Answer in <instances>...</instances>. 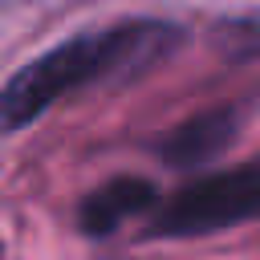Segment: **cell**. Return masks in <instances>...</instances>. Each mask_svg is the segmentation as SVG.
Listing matches in <instances>:
<instances>
[{
	"mask_svg": "<svg viewBox=\"0 0 260 260\" xmlns=\"http://www.w3.org/2000/svg\"><path fill=\"white\" fill-rule=\"evenodd\" d=\"M175 37L179 32L162 20H126V24H114L102 32H81V37L53 45L49 53H41L24 69H16L8 77V85L0 89V126L20 130L32 118H41L53 102H61L65 93H73L106 73L150 65L154 57H162L175 45Z\"/></svg>",
	"mask_w": 260,
	"mask_h": 260,
	"instance_id": "obj_1",
	"label": "cell"
},
{
	"mask_svg": "<svg viewBox=\"0 0 260 260\" xmlns=\"http://www.w3.org/2000/svg\"><path fill=\"white\" fill-rule=\"evenodd\" d=\"M260 215V167L203 175L179 187L150 219L154 236H207Z\"/></svg>",
	"mask_w": 260,
	"mask_h": 260,
	"instance_id": "obj_2",
	"label": "cell"
},
{
	"mask_svg": "<svg viewBox=\"0 0 260 260\" xmlns=\"http://www.w3.org/2000/svg\"><path fill=\"white\" fill-rule=\"evenodd\" d=\"M150 203H154V183L134 179V175H122V179L102 183L93 195H85L77 219H81V232L85 236H110L118 223H126L130 215L146 211Z\"/></svg>",
	"mask_w": 260,
	"mask_h": 260,
	"instance_id": "obj_3",
	"label": "cell"
},
{
	"mask_svg": "<svg viewBox=\"0 0 260 260\" xmlns=\"http://www.w3.org/2000/svg\"><path fill=\"white\" fill-rule=\"evenodd\" d=\"M232 134H236V118H232L228 110L195 114V118H187L183 126H175V130L162 138L158 154H162L171 167H195V162L215 158V154L232 142Z\"/></svg>",
	"mask_w": 260,
	"mask_h": 260,
	"instance_id": "obj_4",
	"label": "cell"
}]
</instances>
